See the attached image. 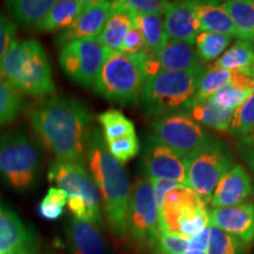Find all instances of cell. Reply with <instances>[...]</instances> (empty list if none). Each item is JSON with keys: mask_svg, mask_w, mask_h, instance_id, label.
I'll return each mask as SVG.
<instances>
[{"mask_svg": "<svg viewBox=\"0 0 254 254\" xmlns=\"http://www.w3.org/2000/svg\"><path fill=\"white\" fill-rule=\"evenodd\" d=\"M92 122L93 114L86 104L62 95L46 98L30 113L32 128L56 160L82 166L87 163Z\"/></svg>", "mask_w": 254, "mask_h": 254, "instance_id": "6da1fadb", "label": "cell"}, {"mask_svg": "<svg viewBox=\"0 0 254 254\" xmlns=\"http://www.w3.org/2000/svg\"><path fill=\"white\" fill-rule=\"evenodd\" d=\"M87 166L100 192L104 214L111 232L119 239H125L131 183L125 166L112 157L103 133L98 128H93L90 136Z\"/></svg>", "mask_w": 254, "mask_h": 254, "instance_id": "7a4b0ae2", "label": "cell"}, {"mask_svg": "<svg viewBox=\"0 0 254 254\" xmlns=\"http://www.w3.org/2000/svg\"><path fill=\"white\" fill-rule=\"evenodd\" d=\"M0 74L19 93L45 97L56 92L49 57L34 39L14 41L0 62Z\"/></svg>", "mask_w": 254, "mask_h": 254, "instance_id": "3957f363", "label": "cell"}, {"mask_svg": "<svg viewBox=\"0 0 254 254\" xmlns=\"http://www.w3.org/2000/svg\"><path fill=\"white\" fill-rule=\"evenodd\" d=\"M204 71V67L187 72L160 71L148 77L139 97L142 110L155 119L184 112L196 93Z\"/></svg>", "mask_w": 254, "mask_h": 254, "instance_id": "277c9868", "label": "cell"}, {"mask_svg": "<svg viewBox=\"0 0 254 254\" xmlns=\"http://www.w3.org/2000/svg\"><path fill=\"white\" fill-rule=\"evenodd\" d=\"M148 55L147 52L138 55L109 53L93 86L95 93L119 105L139 101L148 78L146 69Z\"/></svg>", "mask_w": 254, "mask_h": 254, "instance_id": "5b68a950", "label": "cell"}, {"mask_svg": "<svg viewBox=\"0 0 254 254\" xmlns=\"http://www.w3.org/2000/svg\"><path fill=\"white\" fill-rule=\"evenodd\" d=\"M41 155L37 142L20 131L0 134V180L17 190L37 185Z\"/></svg>", "mask_w": 254, "mask_h": 254, "instance_id": "8992f818", "label": "cell"}, {"mask_svg": "<svg viewBox=\"0 0 254 254\" xmlns=\"http://www.w3.org/2000/svg\"><path fill=\"white\" fill-rule=\"evenodd\" d=\"M127 238L140 252L159 254L160 218L153 189L146 178H138L131 190L126 218Z\"/></svg>", "mask_w": 254, "mask_h": 254, "instance_id": "52a82bcc", "label": "cell"}, {"mask_svg": "<svg viewBox=\"0 0 254 254\" xmlns=\"http://www.w3.org/2000/svg\"><path fill=\"white\" fill-rule=\"evenodd\" d=\"M186 160L190 187L206 204H211L219 180L234 166L233 152L225 142L214 138Z\"/></svg>", "mask_w": 254, "mask_h": 254, "instance_id": "ba28073f", "label": "cell"}, {"mask_svg": "<svg viewBox=\"0 0 254 254\" xmlns=\"http://www.w3.org/2000/svg\"><path fill=\"white\" fill-rule=\"evenodd\" d=\"M152 131V134L159 141L185 159L196 153L214 139L201 125L184 112L154 119Z\"/></svg>", "mask_w": 254, "mask_h": 254, "instance_id": "9c48e42d", "label": "cell"}, {"mask_svg": "<svg viewBox=\"0 0 254 254\" xmlns=\"http://www.w3.org/2000/svg\"><path fill=\"white\" fill-rule=\"evenodd\" d=\"M109 53L98 40L73 41L60 50L59 65L75 84L93 87Z\"/></svg>", "mask_w": 254, "mask_h": 254, "instance_id": "30bf717a", "label": "cell"}, {"mask_svg": "<svg viewBox=\"0 0 254 254\" xmlns=\"http://www.w3.org/2000/svg\"><path fill=\"white\" fill-rule=\"evenodd\" d=\"M141 166L146 179L170 180L190 187L186 159L159 141L153 134L146 138Z\"/></svg>", "mask_w": 254, "mask_h": 254, "instance_id": "8fae6325", "label": "cell"}, {"mask_svg": "<svg viewBox=\"0 0 254 254\" xmlns=\"http://www.w3.org/2000/svg\"><path fill=\"white\" fill-rule=\"evenodd\" d=\"M50 183L66 193L67 198L80 196L98 213H101V196L86 167L79 164L55 160L49 171Z\"/></svg>", "mask_w": 254, "mask_h": 254, "instance_id": "7c38bea8", "label": "cell"}, {"mask_svg": "<svg viewBox=\"0 0 254 254\" xmlns=\"http://www.w3.org/2000/svg\"><path fill=\"white\" fill-rule=\"evenodd\" d=\"M112 1L95 0L91 1L77 21L66 30L59 32L55 38V45L64 47L78 40H97L106 24Z\"/></svg>", "mask_w": 254, "mask_h": 254, "instance_id": "4fadbf2b", "label": "cell"}, {"mask_svg": "<svg viewBox=\"0 0 254 254\" xmlns=\"http://www.w3.org/2000/svg\"><path fill=\"white\" fill-rule=\"evenodd\" d=\"M0 254H37L36 237L14 211L0 201Z\"/></svg>", "mask_w": 254, "mask_h": 254, "instance_id": "5bb4252c", "label": "cell"}, {"mask_svg": "<svg viewBox=\"0 0 254 254\" xmlns=\"http://www.w3.org/2000/svg\"><path fill=\"white\" fill-rule=\"evenodd\" d=\"M208 221L209 225L236 237L246 246L254 241V205L252 204L212 208L208 211Z\"/></svg>", "mask_w": 254, "mask_h": 254, "instance_id": "9a60e30c", "label": "cell"}, {"mask_svg": "<svg viewBox=\"0 0 254 254\" xmlns=\"http://www.w3.org/2000/svg\"><path fill=\"white\" fill-rule=\"evenodd\" d=\"M252 193V182L245 167L234 165L219 180L211 199L213 208L233 207L244 204Z\"/></svg>", "mask_w": 254, "mask_h": 254, "instance_id": "2e32d148", "label": "cell"}, {"mask_svg": "<svg viewBox=\"0 0 254 254\" xmlns=\"http://www.w3.org/2000/svg\"><path fill=\"white\" fill-rule=\"evenodd\" d=\"M164 26L170 39L194 46L200 33V25L195 17L193 1H170L164 13Z\"/></svg>", "mask_w": 254, "mask_h": 254, "instance_id": "e0dca14e", "label": "cell"}, {"mask_svg": "<svg viewBox=\"0 0 254 254\" xmlns=\"http://www.w3.org/2000/svg\"><path fill=\"white\" fill-rule=\"evenodd\" d=\"M69 254H107L109 249L98 225L72 218L65 228Z\"/></svg>", "mask_w": 254, "mask_h": 254, "instance_id": "ac0fdd59", "label": "cell"}, {"mask_svg": "<svg viewBox=\"0 0 254 254\" xmlns=\"http://www.w3.org/2000/svg\"><path fill=\"white\" fill-rule=\"evenodd\" d=\"M134 24L135 15L119 1H112V8L103 32L97 39L98 43L110 53H119L126 33Z\"/></svg>", "mask_w": 254, "mask_h": 254, "instance_id": "d6986e66", "label": "cell"}, {"mask_svg": "<svg viewBox=\"0 0 254 254\" xmlns=\"http://www.w3.org/2000/svg\"><path fill=\"white\" fill-rule=\"evenodd\" d=\"M154 58L159 71L187 72L204 67L193 46L174 39H168L163 51Z\"/></svg>", "mask_w": 254, "mask_h": 254, "instance_id": "ffe728a7", "label": "cell"}, {"mask_svg": "<svg viewBox=\"0 0 254 254\" xmlns=\"http://www.w3.org/2000/svg\"><path fill=\"white\" fill-rule=\"evenodd\" d=\"M234 112L236 110L220 109L209 98L199 99L196 97H193L184 110V113L190 116L199 125L217 129L219 132L228 131Z\"/></svg>", "mask_w": 254, "mask_h": 254, "instance_id": "44dd1931", "label": "cell"}, {"mask_svg": "<svg viewBox=\"0 0 254 254\" xmlns=\"http://www.w3.org/2000/svg\"><path fill=\"white\" fill-rule=\"evenodd\" d=\"M195 17L200 25V32H211L231 38H238L233 21L217 1H193Z\"/></svg>", "mask_w": 254, "mask_h": 254, "instance_id": "7402d4cb", "label": "cell"}, {"mask_svg": "<svg viewBox=\"0 0 254 254\" xmlns=\"http://www.w3.org/2000/svg\"><path fill=\"white\" fill-rule=\"evenodd\" d=\"M91 1L88 0H64L57 1L46 17L36 26L41 32H62L68 28L84 13Z\"/></svg>", "mask_w": 254, "mask_h": 254, "instance_id": "603a6c76", "label": "cell"}, {"mask_svg": "<svg viewBox=\"0 0 254 254\" xmlns=\"http://www.w3.org/2000/svg\"><path fill=\"white\" fill-rule=\"evenodd\" d=\"M56 2L55 0H9L5 1V6L14 24L37 26Z\"/></svg>", "mask_w": 254, "mask_h": 254, "instance_id": "cb8c5ba5", "label": "cell"}, {"mask_svg": "<svg viewBox=\"0 0 254 254\" xmlns=\"http://www.w3.org/2000/svg\"><path fill=\"white\" fill-rule=\"evenodd\" d=\"M212 65L227 71L244 72L254 77V43L241 39L237 40L231 49H228Z\"/></svg>", "mask_w": 254, "mask_h": 254, "instance_id": "d4e9b609", "label": "cell"}, {"mask_svg": "<svg viewBox=\"0 0 254 254\" xmlns=\"http://www.w3.org/2000/svg\"><path fill=\"white\" fill-rule=\"evenodd\" d=\"M221 6L233 21L238 38L254 43V0H227Z\"/></svg>", "mask_w": 254, "mask_h": 254, "instance_id": "484cf974", "label": "cell"}, {"mask_svg": "<svg viewBox=\"0 0 254 254\" xmlns=\"http://www.w3.org/2000/svg\"><path fill=\"white\" fill-rule=\"evenodd\" d=\"M135 25L141 31L147 53L157 57L170 39L165 31L164 15H135Z\"/></svg>", "mask_w": 254, "mask_h": 254, "instance_id": "4316f807", "label": "cell"}, {"mask_svg": "<svg viewBox=\"0 0 254 254\" xmlns=\"http://www.w3.org/2000/svg\"><path fill=\"white\" fill-rule=\"evenodd\" d=\"M98 120L103 126L105 141L135 135L134 124L118 110L111 109L105 111L98 116Z\"/></svg>", "mask_w": 254, "mask_h": 254, "instance_id": "83f0119b", "label": "cell"}, {"mask_svg": "<svg viewBox=\"0 0 254 254\" xmlns=\"http://www.w3.org/2000/svg\"><path fill=\"white\" fill-rule=\"evenodd\" d=\"M233 77L234 71H227V69L215 67L213 65L208 66L200 78L194 97L199 99L211 98L222 87L232 84Z\"/></svg>", "mask_w": 254, "mask_h": 254, "instance_id": "f1b7e54d", "label": "cell"}, {"mask_svg": "<svg viewBox=\"0 0 254 254\" xmlns=\"http://www.w3.org/2000/svg\"><path fill=\"white\" fill-rule=\"evenodd\" d=\"M24 110V99L0 74V126L14 122Z\"/></svg>", "mask_w": 254, "mask_h": 254, "instance_id": "f546056e", "label": "cell"}, {"mask_svg": "<svg viewBox=\"0 0 254 254\" xmlns=\"http://www.w3.org/2000/svg\"><path fill=\"white\" fill-rule=\"evenodd\" d=\"M232 38L211 32H200L194 46L196 55L201 62H212L219 59L231 44Z\"/></svg>", "mask_w": 254, "mask_h": 254, "instance_id": "4dcf8cb0", "label": "cell"}, {"mask_svg": "<svg viewBox=\"0 0 254 254\" xmlns=\"http://www.w3.org/2000/svg\"><path fill=\"white\" fill-rule=\"evenodd\" d=\"M246 245L236 237L209 225L207 254H246Z\"/></svg>", "mask_w": 254, "mask_h": 254, "instance_id": "1f68e13d", "label": "cell"}, {"mask_svg": "<svg viewBox=\"0 0 254 254\" xmlns=\"http://www.w3.org/2000/svg\"><path fill=\"white\" fill-rule=\"evenodd\" d=\"M67 205V195L58 187H50L38 206V213L46 221H56L64 214V208Z\"/></svg>", "mask_w": 254, "mask_h": 254, "instance_id": "d6a6232c", "label": "cell"}, {"mask_svg": "<svg viewBox=\"0 0 254 254\" xmlns=\"http://www.w3.org/2000/svg\"><path fill=\"white\" fill-rule=\"evenodd\" d=\"M254 126V91L233 114L228 133L234 138L246 135Z\"/></svg>", "mask_w": 254, "mask_h": 254, "instance_id": "836d02e7", "label": "cell"}, {"mask_svg": "<svg viewBox=\"0 0 254 254\" xmlns=\"http://www.w3.org/2000/svg\"><path fill=\"white\" fill-rule=\"evenodd\" d=\"M254 90L246 88L236 84H230L222 87L209 99L222 110H237Z\"/></svg>", "mask_w": 254, "mask_h": 254, "instance_id": "e575fe53", "label": "cell"}, {"mask_svg": "<svg viewBox=\"0 0 254 254\" xmlns=\"http://www.w3.org/2000/svg\"><path fill=\"white\" fill-rule=\"evenodd\" d=\"M105 142H106L107 150L110 151L112 157L122 164L131 160L132 158L138 155L140 151V142H139L136 134Z\"/></svg>", "mask_w": 254, "mask_h": 254, "instance_id": "d590c367", "label": "cell"}, {"mask_svg": "<svg viewBox=\"0 0 254 254\" xmlns=\"http://www.w3.org/2000/svg\"><path fill=\"white\" fill-rule=\"evenodd\" d=\"M134 15H164L170 1L163 0H119Z\"/></svg>", "mask_w": 254, "mask_h": 254, "instance_id": "8d00e7d4", "label": "cell"}, {"mask_svg": "<svg viewBox=\"0 0 254 254\" xmlns=\"http://www.w3.org/2000/svg\"><path fill=\"white\" fill-rule=\"evenodd\" d=\"M189 251V240L174 234L161 232L159 254H184Z\"/></svg>", "mask_w": 254, "mask_h": 254, "instance_id": "74e56055", "label": "cell"}, {"mask_svg": "<svg viewBox=\"0 0 254 254\" xmlns=\"http://www.w3.org/2000/svg\"><path fill=\"white\" fill-rule=\"evenodd\" d=\"M15 34H17V25L0 12V62L13 45Z\"/></svg>", "mask_w": 254, "mask_h": 254, "instance_id": "f35d334b", "label": "cell"}, {"mask_svg": "<svg viewBox=\"0 0 254 254\" xmlns=\"http://www.w3.org/2000/svg\"><path fill=\"white\" fill-rule=\"evenodd\" d=\"M142 52H147L145 46V40L144 37H142L141 31L134 24L126 33L120 53H125V55H138V53Z\"/></svg>", "mask_w": 254, "mask_h": 254, "instance_id": "ab89813d", "label": "cell"}, {"mask_svg": "<svg viewBox=\"0 0 254 254\" xmlns=\"http://www.w3.org/2000/svg\"><path fill=\"white\" fill-rule=\"evenodd\" d=\"M236 150L247 166L254 171V126L246 135L237 139Z\"/></svg>", "mask_w": 254, "mask_h": 254, "instance_id": "60d3db41", "label": "cell"}, {"mask_svg": "<svg viewBox=\"0 0 254 254\" xmlns=\"http://www.w3.org/2000/svg\"><path fill=\"white\" fill-rule=\"evenodd\" d=\"M150 182L152 189H153L154 193V199L157 202L158 208H160V206L163 205V201L165 196L170 190H172L176 187L180 186L179 184L170 182V180H163V179H147Z\"/></svg>", "mask_w": 254, "mask_h": 254, "instance_id": "b9f144b4", "label": "cell"}, {"mask_svg": "<svg viewBox=\"0 0 254 254\" xmlns=\"http://www.w3.org/2000/svg\"><path fill=\"white\" fill-rule=\"evenodd\" d=\"M209 244V225L189 239V250L207 252Z\"/></svg>", "mask_w": 254, "mask_h": 254, "instance_id": "7bdbcfd3", "label": "cell"}, {"mask_svg": "<svg viewBox=\"0 0 254 254\" xmlns=\"http://www.w3.org/2000/svg\"><path fill=\"white\" fill-rule=\"evenodd\" d=\"M184 254H207L206 252H201V251H192V250H189L186 253Z\"/></svg>", "mask_w": 254, "mask_h": 254, "instance_id": "ee69618b", "label": "cell"}]
</instances>
